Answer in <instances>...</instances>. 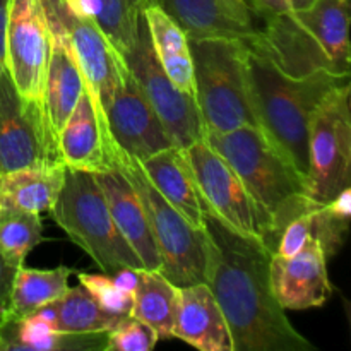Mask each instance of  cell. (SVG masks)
Listing matches in <instances>:
<instances>
[{"mask_svg":"<svg viewBox=\"0 0 351 351\" xmlns=\"http://www.w3.org/2000/svg\"><path fill=\"white\" fill-rule=\"evenodd\" d=\"M211 288L228 324L233 351H314L274 298L269 264L274 250L263 240L233 232L204 209Z\"/></svg>","mask_w":351,"mask_h":351,"instance_id":"1","label":"cell"},{"mask_svg":"<svg viewBox=\"0 0 351 351\" xmlns=\"http://www.w3.org/2000/svg\"><path fill=\"white\" fill-rule=\"evenodd\" d=\"M256 38L247 41V67L257 122L305 178L312 115L331 89L350 82V74L317 71L295 77L278 67Z\"/></svg>","mask_w":351,"mask_h":351,"instance_id":"2","label":"cell"},{"mask_svg":"<svg viewBox=\"0 0 351 351\" xmlns=\"http://www.w3.org/2000/svg\"><path fill=\"white\" fill-rule=\"evenodd\" d=\"M257 43L278 67L300 77L317 71L350 74V2L315 0L305 9L261 17Z\"/></svg>","mask_w":351,"mask_h":351,"instance_id":"3","label":"cell"},{"mask_svg":"<svg viewBox=\"0 0 351 351\" xmlns=\"http://www.w3.org/2000/svg\"><path fill=\"white\" fill-rule=\"evenodd\" d=\"M204 139L269 213L274 242L288 221L317 204L305 194V178L297 167L261 127L243 125L230 132L206 134Z\"/></svg>","mask_w":351,"mask_h":351,"instance_id":"4","label":"cell"},{"mask_svg":"<svg viewBox=\"0 0 351 351\" xmlns=\"http://www.w3.org/2000/svg\"><path fill=\"white\" fill-rule=\"evenodd\" d=\"M103 146L108 161L125 175L143 201L161 257L160 273L178 288L206 283L211 249L206 226H192L151 184L139 158L123 151L108 130L103 132Z\"/></svg>","mask_w":351,"mask_h":351,"instance_id":"5","label":"cell"},{"mask_svg":"<svg viewBox=\"0 0 351 351\" xmlns=\"http://www.w3.org/2000/svg\"><path fill=\"white\" fill-rule=\"evenodd\" d=\"M194 64L195 101L206 134L257 125L250 95L247 41L239 38L189 40ZM206 137V136H204Z\"/></svg>","mask_w":351,"mask_h":351,"instance_id":"6","label":"cell"},{"mask_svg":"<svg viewBox=\"0 0 351 351\" xmlns=\"http://www.w3.org/2000/svg\"><path fill=\"white\" fill-rule=\"evenodd\" d=\"M51 216L105 274L144 269L132 247L117 228L95 173L65 167V180Z\"/></svg>","mask_w":351,"mask_h":351,"instance_id":"7","label":"cell"},{"mask_svg":"<svg viewBox=\"0 0 351 351\" xmlns=\"http://www.w3.org/2000/svg\"><path fill=\"white\" fill-rule=\"evenodd\" d=\"M305 194L326 204L351 187L350 82L322 98L308 125Z\"/></svg>","mask_w":351,"mask_h":351,"instance_id":"8","label":"cell"},{"mask_svg":"<svg viewBox=\"0 0 351 351\" xmlns=\"http://www.w3.org/2000/svg\"><path fill=\"white\" fill-rule=\"evenodd\" d=\"M185 153L204 209L233 232L263 240L274 250L273 218L247 191L225 158L216 153L206 139L191 144Z\"/></svg>","mask_w":351,"mask_h":351,"instance_id":"9","label":"cell"},{"mask_svg":"<svg viewBox=\"0 0 351 351\" xmlns=\"http://www.w3.org/2000/svg\"><path fill=\"white\" fill-rule=\"evenodd\" d=\"M123 58L163 123L173 146L187 149L191 144L204 139L206 130L197 101L177 89L163 71L154 53L149 27L143 12L137 24L136 40Z\"/></svg>","mask_w":351,"mask_h":351,"instance_id":"10","label":"cell"},{"mask_svg":"<svg viewBox=\"0 0 351 351\" xmlns=\"http://www.w3.org/2000/svg\"><path fill=\"white\" fill-rule=\"evenodd\" d=\"M48 23L64 31L82 72L84 86L95 98L96 112L106 123L105 108L119 81L123 57L113 48L98 24L84 16L71 0H41Z\"/></svg>","mask_w":351,"mask_h":351,"instance_id":"11","label":"cell"},{"mask_svg":"<svg viewBox=\"0 0 351 351\" xmlns=\"http://www.w3.org/2000/svg\"><path fill=\"white\" fill-rule=\"evenodd\" d=\"M64 163L41 106L17 93L9 72L0 75V175Z\"/></svg>","mask_w":351,"mask_h":351,"instance_id":"12","label":"cell"},{"mask_svg":"<svg viewBox=\"0 0 351 351\" xmlns=\"http://www.w3.org/2000/svg\"><path fill=\"white\" fill-rule=\"evenodd\" d=\"M51 36L41 0H9L5 71L26 101L43 108Z\"/></svg>","mask_w":351,"mask_h":351,"instance_id":"13","label":"cell"},{"mask_svg":"<svg viewBox=\"0 0 351 351\" xmlns=\"http://www.w3.org/2000/svg\"><path fill=\"white\" fill-rule=\"evenodd\" d=\"M105 117L113 141L139 160L173 146L127 62L120 67L119 81L105 108Z\"/></svg>","mask_w":351,"mask_h":351,"instance_id":"14","label":"cell"},{"mask_svg":"<svg viewBox=\"0 0 351 351\" xmlns=\"http://www.w3.org/2000/svg\"><path fill=\"white\" fill-rule=\"evenodd\" d=\"M269 278L274 298L285 311L321 307L331 297L328 257L315 237L295 256L285 257L273 252Z\"/></svg>","mask_w":351,"mask_h":351,"instance_id":"15","label":"cell"},{"mask_svg":"<svg viewBox=\"0 0 351 351\" xmlns=\"http://www.w3.org/2000/svg\"><path fill=\"white\" fill-rule=\"evenodd\" d=\"M95 178L105 194L110 215L117 228L143 261L144 269L160 271V252L151 233L143 201L137 195L136 189L112 161L106 170L96 171Z\"/></svg>","mask_w":351,"mask_h":351,"instance_id":"16","label":"cell"},{"mask_svg":"<svg viewBox=\"0 0 351 351\" xmlns=\"http://www.w3.org/2000/svg\"><path fill=\"white\" fill-rule=\"evenodd\" d=\"M171 338L201 351H233L225 315L206 283L178 288V314Z\"/></svg>","mask_w":351,"mask_h":351,"instance_id":"17","label":"cell"},{"mask_svg":"<svg viewBox=\"0 0 351 351\" xmlns=\"http://www.w3.org/2000/svg\"><path fill=\"white\" fill-rule=\"evenodd\" d=\"M48 27L51 48L43 89V112L51 134L57 139L84 91V79L64 31L51 23H48Z\"/></svg>","mask_w":351,"mask_h":351,"instance_id":"18","label":"cell"},{"mask_svg":"<svg viewBox=\"0 0 351 351\" xmlns=\"http://www.w3.org/2000/svg\"><path fill=\"white\" fill-rule=\"evenodd\" d=\"M156 191L195 228H204V206L185 149L170 146L141 160Z\"/></svg>","mask_w":351,"mask_h":351,"instance_id":"19","label":"cell"},{"mask_svg":"<svg viewBox=\"0 0 351 351\" xmlns=\"http://www.w3.org/2000/svg\"><path fill=\"white\" fill-rule=\"evenodd\" d=\"M103 127L105 125L99 122L96 112L95 98L84 86V91L57 137L58 151L65 167L93 173L110 167L103 146Z\"/></svg>","mask_w":351,"mask_h":351,"instance_id":"20","label":"cell"},{"mask_svg":"<svg viewBox=\"0 0 351 351\" xmlns=\"http://www.w3.org/2000/svg\"><path fill=\"white\" fill-rule=\"evenodd\" d=\"M163 9L189 36L202 38H239L252 41L259 34L257 27L240 24L223 0H144Z\"/></svg>","mask_w":351,"mask_h":351,"instance_id":"21","label":"cell"},{"mask_svg":"<svg viewBox=\"0 0 351 351\" xmlns=\"http://www.w3.org/2000/svg\"><path fill=\"white\" fill-rule=\"evenodd\" d=\"M143 14L149 27L154 53L163 71L177 89L195 99L194 64L189 36L156 3L144 2Z\"/></svg>","mask_w":351,"mask_h":351,"instance_id":"22","label":"cell"},{"mask_svg":"<svg viewBox=\"0 0 351 351\" xmlns=\"http://www.w3.org/2000/svg\"><path fill=\"white\" fill-rule=\"evenodd\" d=\"M3 351H106L108 332H60L31 314L0 328Z\"/></svg>","mask_w":351,"mask_h":351,"instance_id":"23","label":"cell"},{"mask_svg":"<svg viewBox=\"0 0 351 351\" xmlns=\"http://www.w3.org/2000/svg\"><path fill=\"white\" fill-rule=\"evenodd\" d=\"M65 180V165L29 167L0 175V197L3 204L41 215L51 211Z\"/></svg>","mask_w":351,"mask_h":351,"instance_id":"24","label":"cell"},{"mask_svg":"<svg viewBox=\"0 0 351 351\" xmlns=\"http://www.w3.org/2000/svg\"><path fill=\"white\" fill-rule=\"evenodd\" d=\"M178 314V287L160 271L141 269L139 285L134 291L130 315L156 329L160 338H171Z\"/></svg>","mask_w":351,"mask_h":351,"instance_id":"25","label":"cell"},{"mask_svg":"<svg viewBox=\"0 0 351 351\" xmlns=\"http://www.w3.org/2000/svg\"><path fill=\"white\" fill-rule=\"evenodd\" d=\"M72 271L65 266L55 269L17 267L10 298V319H24L38 308L60 298L69 290Z\"/></svg>","mask_w":351,"mask_h":351,"instance_id":"26","label":"cell"},{"mask_svg":"<svg viewBox=\"0 0 351 351\" xmlns=\"http://www.w3.org/2000/svg\"><path fill=\"white\" fill-rule=\"evenodd\" d=\"M53 329L60 332H110L129 315L106 312L82 285L71 288L51 302Z\"/></svg>","mask_w":351,"mask_h":351,"instance_id":"27","label":"cell"},{"mask_svg":"<svg viewBox=\"0 0 351 351\" xmlns=\"http://www.w3.org/2000/svg\"><path fill=\"white\" fill-rule=\"evenodd\" d=\"M91 17L122 57L134 45L144 0H71Z\"/></svg>","mask_w":351,"mask_h":351,"instance_id":"28","label":"cell"},{"mask_svg":"<svg viewBox=\"0 0 351 351\" xmlns=\"http://www.w3.org/2000/svg\"><path fill=\"white\" fill-rule=\"evenodd\" d=\"M43 242L40 215L3 204L0 209V254L14 267H21L27 254Z\"/></svg>","mask_w":351,"mask_h":351,"instance_id":"29","label":"cell"},{"mask_svg":"<svg viewBox=\"0 0 351 351\" xmlns=\"http://www.w3.org/2000/svg\"><path fill=\"white\" fill-rule=\"evenodd\" d=\"M351 216V187L339 192L326 204H319L314 218V237L321 243L326 257H332L341 247L348 232Z\"/></svg>","mask_w":351,"mask_h":351,"instance_id":"30","label":"cell"},{"mask_svg":"<svg viewBox=\"0 0 351 351\" xmlns=\"http://www.w3.org/2000/svg\"><path fill=\"white\" fill-rule=\"evenodd\" d=\"M79 285L89 291L93 298L105 308L117 315H130L134 307V295L125 293L113 283L110 274H77Z\"/></svg>","mask_w":351,"mask_h":351,"instance_id":"31","label":"cell"},{"mask_svg":"<svg viewBox=\"0 0 351 351\" xmlns=\"http://www.w3.org/2000/svg\"><path fill=\"white\" fill-rule=\"evenodd\" d=\"M158 339L156 329L129 315L108 332L106 351H151Z\"/></svg>","mask_w":351,"mask_h":351,"instance_id":"32","label":"cell"},{"mask_svg":"<svg viewBox=\"0 0 351 351\" xmlns=\"http://www.w3.org/2000/svg\"><path fill=\"white\" fill-rule=\"evenodd\" d=\"M317 206L319 202L312 206L311 209L302 213V215L295 216L291 221H288L287 225H285L280 237H278L274 252L280 254V256L290 257L304 249L305 243L314 237V218Z\"/></svg>","mask_w":351,"mask_h":351,"instance_id":"33","label":"cell"},{"mask_svg":"<svg viewBox=\"0 0 351 351\" xmlns=\"http://www.w3.org/2000/svg\"><path fill=\"white\" fill-rule=\"evenodd\" d=\"M16 271L17 267L7 263L0 254V328L10 319V298H12Z\"/></svg>","mask_w":351,"mask_h":351,"instance_id":"34","label":"cell"},{"mask_svg":"<svg viewBox=\"0 0 351 351\" xmlns=\"http://www.w3.org/2000/svg\"><path fill=\"white\" fill-rule=\"evenodd\" d=\"M223 3H225L228 12L232 14L240 24L249 27H257L252 0H223ZM257 29H259V27H257Z\"/></svg>","mask_w":351,"mask_h":351,"instance_id":"35","label":"cell"},{"mask_svg":"<svg viewBox=\"0 0 351 351\" xmlns=\"http://www.w3.org/2000/svg\"><path fill=\"white\" fill-rule=\"evenodd\" d=\"M254 3V16H256V21L261 19L263 16L271 12H287V10H291L290 0H252Z\"/></svg>","mask_w":351,"mask_h":351,"instance_id":"36","label":"cell"},{"mask_svg":"<svg viewBox=\"0 0 351 351\" xmlns=\"http://www.w3.org/2000/svg\"><path fill=\"white\" fill-rule=\"evenodd\" d=\"M139 271L141 269H130V267H125V269H120L117 271L115 274H112V280L120 290L125 291V293L134 295L137 285H139Z\"/></svg>","mask_w":351,"mask_h":351,"instance_id":"37","label":"cell"},{"mask_svg":"<svg viewBox=\"0 0 351 351\" xmlns=\"http://www.w3.org/2000/svg\"><path fill=\"white\" fill-rule=\"evenodd\" d=\"M7 16H9V0H0V75L5 71Z\"/></svg>","mask_w":351,"mask_h":351,"instance_id":"38","label":"cell"},{"mask_svg":"<svg viewBox=\"0 0 351 351\" xmlns=\"http://www.w3.org/2000/svg\"><path fill=\"white\" fill-rule=\"evenodd\" d=\"M290 2L293 9H305V7H308L315 0H290Z\"/></svg>","mask_w":351,"mask_h":351,"instance_id":"39","label":"cell"},{"mask_svg":"<svg viewBox=\"0 0 351 351\" xmlns=\"http://www.w3.org/2000/svg\"><path fill=\"white\" fill-rule=\"evenodd\" d=\"M0 351H3V343H2V339H0Z\"/></svg>","mask_w":351,"mask_h":351,"instance_id":"40","label":"cell"},{"mask_svg":"<svg viewBox=\"0 0 351 351\" xmlns=\"http://www.w3.org/2000/svg\"><path fill=\"white\" fill-rule=\"evenodd\" d=\"M3 208V201H2V197H0V209Z\"/></svg>","mask_w":351,"mask_h":351,"instance_id":"41","label":"cell"}]
</instances>
